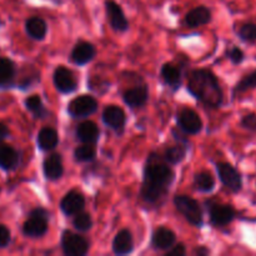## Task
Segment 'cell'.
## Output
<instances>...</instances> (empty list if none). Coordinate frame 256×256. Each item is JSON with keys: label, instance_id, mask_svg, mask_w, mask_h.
I'll list each match as a JSON object with an SVG mask.
<instances>
[{"label": "cell", "instance_id": "cell-1", "mask_svg": "<svg viewBox=\"0 0 256 256\" xmlns=\"http://www.w3.org/2000/svg\"><path fill=\"white\" fill-rule=\"evenodd\" d=\"M174 180V172L152 155L146 162L142 195L146 202H156L165 196Z\"/></svg>", "mask_w": 256, "mask_h": 256}, {"label": "cell", "instance_id": "cell-2", "mask_svg": "<svg viewBox=\"0 0 256 256\" xmlns=\"http://www.w3.org/2000/svg\"><path fill=\"white\" fill-rule=\"evenodd\" d=\"M189 90L208 106L219 108L224 99L216 76L209 70H194L189 76Z\"/></svg>", "mask_w": 256, "mask_h": 256}, {"label": "cell", "instance_id": "cell-3", "mask_svg": "<svg viewBox=\"0 0 256 256\" xmlns=\"http://www.w3.org/2000/svg\"><path fill=\"white\" fill-rule=\"evenodd\" d=\"M175 208L180 214L185 216V219L194 226H202V212L199 202L192 198L186 195H179L174 199Z\"/></svg>", "mask_w": 256, "mask_h": 256}, {"label": "cell", "instance_id": "cell-4", "mask_svg": "<svg viewBox=\"0 0 256 256\" xmlns=\"http://www.w3.org/2000/svg\"><path fill=\"white\" fill-rule=\"evenodd\" d=\"M48 230V212L42 208L34 209L29 215V219L24 222L22 232L26 236L39 238Z\"/></svg>", "mask_w": 256, "mask_h": 256}, {"label": "cell", "instance_id": "cell-5", "mask_svg": "<svg viewBox=\"0 0 256 256\" xmlns=\"http://www.w3.org/2000/svg\"><path fill=\"white\" fill-rule=\"evenodd\" d=\"M62 252L68 256H82L89 250V242L72 232H64L62 236Z\"/></svg>", "mask_w": 256, "mask_h": 256}, {"label": "cell", "instance_id": "cell-6", "mask_svg": "<svg viewBox=\"0 0 256 256\" xmlns=\"http://www.w3.org/2000/svg\"><path fill=\"white\" fill-rule=\"evenodd\" d=\"M218 175L225 188L232 192H239L242 188V179L240 172L229 162H219L216 165Z\"/></svg>", "mask_w": 256, "mask_h": 256}, {"label": "cell", "instance_id": "cell-7", "mask_svg": "<svg viewBox=\"0 0 256 256\" xmlns=\"http://www.w3.org/2000/svg\"><path fill=\"white\" fill-rule=\"evenodd\" d=\"M98 109V102L92 95H80L69 104V114L72 118H85Z\"/></svg>", "mask_w": 256, "mask_h": 256}, {"label": "cell", "instance_id": "cell-8", "mask_svg": "<svg viewBox=\"0 0 256 256\" xmlns=\"http://www.w3.org/2000/svg\"><path fill=\"white\" fill-rule=\"evenodd\" d=\"M210 222L214 226L222 228L226 226L236 216V212L230 205L222 204H212L209 205Z\"/></svg>", "mask_w": 256, "mask_h": 256}, {"label": "cell", "instance_id": "cell-9", "mask_svg": "<svg viewBox=\"0 0 256 256\" xmlns=\"http://www.w3.org/2000/svg\"><path fill=\"white\" fill-rule=\"evenodd\" d=\"M105 9H106L108 19H109V22L112 26V29L118 30V32L128 30L129 22H128V19L125 18L124 12H122V6L119 4H116L112 0H109V2H105Z\"/></svg>", "mask_w": 256, "mask_h": 256}, {"label": "cell", "instance_id": "cell-10", "mask_svg": "<svg viewBox=\"0 0 256 256\" xmlns=\"http://www.w3.org/2000/svg\"><path fill=\"white\" fill-rule=\"evenodd\" d=\"M84 206V196H82V192H76V190H72V192H68L60 202V208L66 216H74L78 212H82Z\"/></svg>", "mask_w": 256, "mask_h": 256}, {"label": "cell", "instance_id": "cell-11", "mask_svg": "<svg viewBox=\"0 0 256 256\" xmlns=\"http://www.w3.org/2000/svg\"><path fill=\"white\" fill-rule=\"evenodd\" d=\"M54 85L60 92H72L78 86L76 79L74 74L69 69L64 66H59L54 72Z\"/></svg>", "mask_w": 256, "mask_h": 256}, {"label": "cell", "instance_id": "cell-12", "mask_svg": "<svg viewBox=\"0 0 256 256\" xmlns=\"http://www.w3.org/2000/svg\"><path fill=\"white\" fill-rule=\"evenodd\" d=\"M179 125L185 132L195 135L202 132V122L198 112L192 109H184L179 114Z\"/></svg>", "mask_w": 256, "mask_h": 256}, {"label": "cell", "instance_id": "cell-13", "mask_svg": "<svg viewBox=\"0 0 256 256\" xmlns=\"http://www.w3.org/2000/svg\"><path fill=\"white\" fill-rule=\"evenodd\" d=\"M102 120L108 126L114 129L115 132H122L124 129L125 122V112L122 108L116 106V105H110L102 112Z\"/></svg>", "mask_w": 256, "mask_h": 256}, {"label": "cell", "instance_id": "cell-14", "mask_svg": "<svg viewBox=\"0 0 256 256\" xmlns=\"http://www.w3.org/2000/svg\"><path fill=\"white\" fill-rule=\"evenodd\" d=\"M176 242V235L168 228H158L152 238V244L155 249L169 250Z\"/></svg>", "mask_w": 256, "mask_h": 256}, {"label": "cell", "instance_id": "cell-15", "mask_svg": "<svg viewBox=\"0 0 256 256\" xmlns=\"http://www.w3.org/2000/svg\"><path fill=\"white\" fill-rule=\"evenodd\" d=\"M95 52L94 45L88 42H80L72 49V59L76 65H84L94 59Z\"/></svg>", "mask_w": 256, "mask_h": 256}, {"label": "cell", "instance_id": "cell-16", "mask_svg": "<svg viewBox=\"0 0 256 256\" xmlns=\"http://www.w3.org/2000/svg\"><path fill=\"white\" fill-rule=\"evenodd\" d=\"M42 170H44V175L46 176V179H60L62 172H64L62 156L59 154H52L50 156H48L44 160V164H42Z\"/></svg>", "mask_w": 256, "mask_h": 256}, {"label": "cell", "instance_id": "cell-17", "mask_svg": "<svg viewBox=\"0 0 256 256\" xmlns=\"http://www.w3.org/2000/svg\"><path fill=\"white\" fill-rule=\"evenodd\" d=\"M149 92L146 85H138L124 92V102L132 108H140L148 102Z\"/></svg>", "mask_w": 256, "mask_h": 256}, {"label": "cell", "instance_id": "cell-18", "mask_svg": "<svg viewBox=\"0 0 256 256\" xmlns=\"http://www.w3.org/2000/svg\"><path fill=\"white\" fill-rule=\"evenodd\" d=\"M134 249V242H132V232L124 229L119 232L112 242V250L116 255H128Z\"/></svg>", "mask_w": 256, "mask_h": 256}, {"label": "cell", "instance_id": "cell-19", "mask_svg": "<svg viewBox=\"0 0 256 256\" xmlns=\"http://www.w3.org/2000/svg\"><path fill=\"white\" fill-rule=\"evenodd\" d=\"M212 20V12L206 6H198L195 9L190 10L185 16V22L190 28L202 26V25L208 24Z\"/></svg>", "mask_w": 256, "mask_h": 256}, {"label": "cell", "instance_id": "cell-20", "mask_svg": "<svg viewBox=\"0 0 256 256\" xmlns=\"http://www.w3.org/2000/svg\"><path fill=\"white\" fill-rule=\"evenodd\" d=\"M19 154L12 146L0 144V168L4 170H12L19 164Z\"/></svg>", "mask_w": 256, "mask_h": 256}, {"label": "cell", "instance_id": "cell-21", "mask_svg": "<svg viewBox=\"0 0 256 256\" xmlns=\"http://www.w3.org/2000/svg\"><path fill=\"white\" fill-rule=\"evenodd\" d=\"M76 136L85 144H92L99 139V128L92 122H84L78 126Z\"/></svg>", "mask_w": 256, "mask_h": 256}, {"label": "cell", "instance_id": "cell-22", "mask_svg": "<svg viewBox=\"0 0 256 256\" xmlns=\"http://www.w3.org/2000/svg\"><path fill=\"white\" fill-rule=\"evenodd\" d=\"M25 29L26 32L29 34L30 38L35 40H42L46 35V22L42 19V18L32 16L30 19L26 20L25 22Z\"/></svg>", "mask_w": 256, "mask_h": 256}, {"label": "cell", "instance_id": "cell-23", "mask_svg": "<svg viewBox=\"0 0 256 256\" xmlns=\"http://www.w3.org/2000/svg\"><path fill=\"white\" fill-rule=\"evenodd\" d=\"M59 142L56 130L52 128H42L38 134V144L42 150H52Z\"/></svg>", "mask_w": 256, "mask_h": 256}, {"label": "cell", "instance_id": "cell-24", "mask_svg": "<svg viewBox=\"0 0 256 256\" xmlns=\"http://www.w3.org/2000/svg\"><path fill=\"white\" fill-rule=\"evenodd\" d=\"M162 76L164 79V82L169 86L174 88V89L179 88L180 84H182V72H180L179 68L175 66L174 64L168 62V64L162 65Z\"/></svg>", "mask_w": 256, "mask_h": 256}, {"label": "cell", "instance_id": "cell-25", "mask_svg": "<svg viewBox=\"0 0 256 256\" xmlns=\"http://www.w3.org/2000/svg\"><path fill=\"white\" fill-rule=\"evenodd\" d=\"M194 184L199 192H210L215 188V179L209 172H202L195 175Z\"/></svg>", "mask_w": 256, "mask_h": 256}, {"label": "cell", "instance_id": "cell-26", "mask_svg": "<svg viewBox=\"0 0 256 256\" xmlns=\"http://www.w3.org/2000/svg\"><path fill=\"white\" fill-rule=\"evenodd\" d=\"M15 74V66L12 60L0 58V86L8 85Z\"/></svg>", "mask_w": 256, "mask_h": 256}, {"label": "cell", "instance_id": "cell-27", "mask_svg": "<svg viewBox=\"0 0 256 256\" xmlns=\"http://www.w3.org/2000/svg\"><path fill=\"white\" fill-rule=\"evenodd\" d=\"M185 155H186V146L184 145H174V146H170L165 150V160L170 164H179L182 160L185 159Z\"/></svg>", "mask_w": 256, "mask_h": 256}, {"label": "cell", "instance_id": "cell-28", "mask_svg": "<svg viewBox=\"0 0 256 256\" xmlns=\"http://www.w3.org/2000/svg\"><path fill=\"white\" fill-rule=\"evenodd\" d=\"M25 106L35 118H44L46 115V110H45L44 104H42L39 95H32V96L28 98L25 100Z\"/></svg>", "mask_w": 256, "mask_h": 256}, {"label": "cell", "instance_id": "cell-29", "mask_svg": "<svg viewBox=\"0 0 256 256\" xmlns=\"http://www.w3.org/2000/svg\"><path fill=\"white\" fill-rule=\"evenodd\" d=\"M72 225L76 230L79 232H88V230L92 229V220L88 212H78L74 215V219H72Z\"/></svg>", "mask_w": 256, "mask_h": 256}, {"label": "cell", "instance_id": "cell-30", "mask_svg": "<svg viewBox=\"0 0 256 256\" xmlns=\"http://www.w3.org/2000/svg\"><path fill=\"white\" fill-rule=\"evenodd\" d=\"M95 154H96V152H95L94 146H92V144H84L82 145V146L76 148V150H75L74 152V156L78 162H92L95 158Z\"/></svg>", "mask_w": 256, "mask_h": 256}, {"label": "cell", "instance_id": "cell-31", "mask_svg": "<svg viewBox=\"0 0 256 256\" xmlns=\"http://www.w3.org/2000/svg\"><path fill=\"white\" fill-rule=\"evenodd\" d=\"M238 34H239L240 39L244 40V42H256V24L255 22H245L240 26Z\"/></svg>", "mask_w": 256, "mask_h": 256}, {"label": "cell", "instance_id": "cell-32", "mask_svg": "<svg viewBox=\"0 0 256 256\" xmlns=\"http://www.w3.org/2000/svg\"><path fill=\"white\" fill-rule=\"evenodd\" d=\"M255 88H256V70L255 72H250V74H248L246 76H244L239 82H238L236 86H235L234 92L235 94H236V92H248V90L255 89Z\"/></svg>", "mask_w": 256, "mask_h": 256}, {"label": "cell", "instance_id": "cell-33", "mask_svg": "<svg viewBox=\"0 0 256 256\" xmlns=\"http://www.w3.org/2000/svg\"><path fill=\"white\" fill-rule=\"evenodd\" d=\"M242 126L250 132H256V114H246L242 119Z\"/></svg>", "mask_w": 256, "mask_h": 256}, {"label": "cell", "instance_id": "cell-34", "mask_svg": "<svg viewBox=\"0 0 256 256\" xmlns=\"http://www.w3.org/2000/svg\"><path fill=\"white\" fill-rule=\"evenodd\" d=\"M228 56H229V59L232 60V64L238 65L240 64V62H242V60L245 59V54L244 52H242L240 48H232V50L229 52V54H228Z\"/></svg>", "mask_w": 256, "mask_h": 256}, {"label": "cell", "instance_id": "cell-35", "mask_svg": "<svg viewBox=\"0 0 256 256\" xmlns=\"http://www.w3.org/2000/svg\"><path fill=\"white\" fill-rule=\"evenodd\" d=\"M10 242V232L6 226L0 224V248H6Z\"/></svg>", "mask_w": 256, "mask_h": 256}, {"label": "cell", "instance_id": "cell-36", "mask_svg": "<svg viewBox=\"0 0 256 256\" xmlns=\"http://www.w3.org/2000/svg\"><path fill=\"white\" fill-rule=\"evenodd\" d=\"M186 250H185V246L182 244H178L176 246H172L170 250L168 252V256H182L185 255Z\"/></svg>", "mask_w": 256, "mask_h": 256}, {"label": "cell", "instance_id": "cell-37", "mask_svg": "<svg viewBox=\"0 0 256 256\" xmlns=\"http://www.w3.org/2000/svg\"><path fill=\"white\" fill-rule=\"evenodd\" d=\"M8 135H9V129H8L6 125L0 122V142H2L5 138H8Z\"/></svg>", "mask_w": 256, "mask_h": 256}, {"label": "cell", "instance_id": "cell-38", "mask_svg": "<svg viewBox=\"0 0 256 256\" xmlns=\"http://www.w3.org/2000/svg\"><path fill=\"white\" fill-rule=\"evenodd\" d=\"M195 254H198V255H208L209 254V250L208 249H204V248H200V249H196L195 250Z\"/></svg>", "mask_w": 256, "mask_h": 256}]
</instances>
